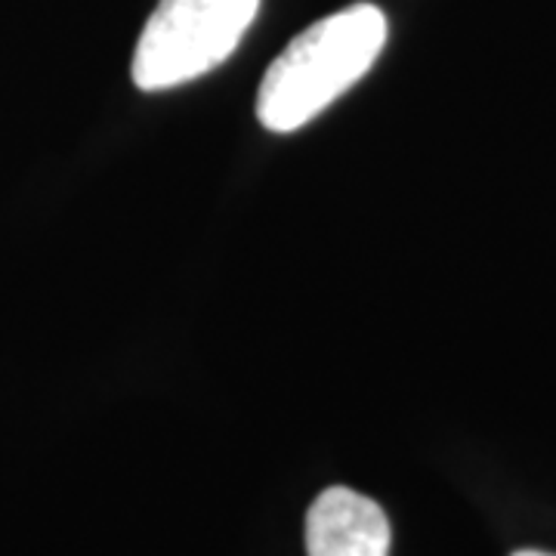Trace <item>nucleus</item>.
I'll list each match as a JSON object with an SVG mask.
<instances>
[{
  "label": "nucleus",
  "instance_id": "1",
  "mask_svg": "<svg viewBox=\"0 0 556 556\" xmlns=\"http://www.w3.org/2000/svg\"><path fill=\"white\" fill-rule=\"evenodd\" d=\"M387 35V16L375 3L343 7L303 28L260 80V124L273 134H291L318 118L368 75Z\"/></svg>",
  "mask_w": 556,
  "mask_h": 556
},
{
  "label": "nucleus",
  "instance_id": "2",
  "mask_svg": "<svg viewBox=\"0 0 556 556\" xmlns=\"http://www.w3.org/2000/svg\"><path fill=\"white\" fill-rule=\"evenodd\" d=\"M257 13L260 0H159L134 50V84L161 93L214 72L236 53Z\"/></svg>",
  "mask_w": 556,
  "mask_h": 556
},
{
  "label": "nucleus",
  "instance_id": "3",
  "mask_svg": "<svg viewBox=\"0 0 556 556\" xmlns=\"http://www.w3.org/2000/svg\"><path fill=\"white\" fill-rule=\"evenodd\" d=\"M390 519L378 501L331 485L306 510V556H387Z\"/></svg>",
  "mask_w": 556,
  "mask_h": 556
},
{
  "label": "nucleus",
  "instance_id": "4",
  "mask_svg": "<svg viewBox=\"0 0 556 556\" xmlns=\"http://www.w3.org/2000/svg\"><path fill=\"white\" fill-rule=\"evenodd\" d=\"M514 556H556V554H544V551H517Z\"/></svg>",
  "mask_w": 556,
  "mask_h": 556
}]
</instances>
